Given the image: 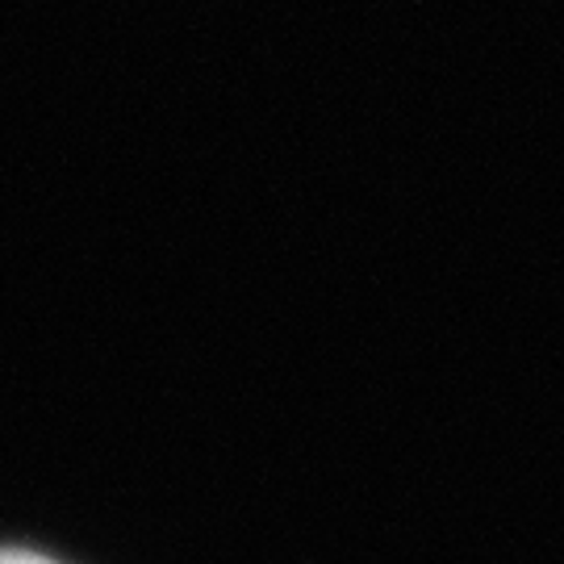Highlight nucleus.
Segmentation results:
<instances>
[{
    "label": "nucleus",
    "mask_w": 564,
    "mask_h": 564,
    "mask_svg": "<svg viewBox=\"0 0 564 564\" xmlns=\"http://www.w3.org/2000/svg\"><path fill=\"white\" fill-rule=\"evenodd\" d=\"M0 564H59L42 552H30V547H0Z\"/></svg>",
    "instance_id": "obj_1"
}]
</instances>
